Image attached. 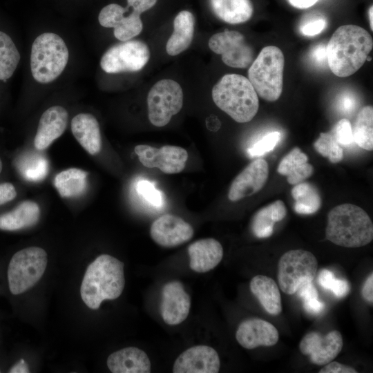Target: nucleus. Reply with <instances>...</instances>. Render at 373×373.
<instances>
[{
  "label": "nucleus",
  "mask_w": 373,
  "mask_h": 373,
  "mask_svg": "<svg viewBox=\"0 0 373 373\" xmlns=\"http://www.w3.org/2000/svg\"><path fill=\"white\" fill-rule=\"evenodd\" d=\"M315 256L305 250L285 252L278 263V282L281 290L289 295L296 292L300 285L312 282L317 271Z\"/></svg>",
  "instance_id": "obj_8"
},
{
  "label": "nucleus",
  "mask_w": 373,
  "mask_h": 373,
  "mask_svg": "<svg viewBox=\"0 0 373 373\" xmlns=\"http://www.w3.org/2000/svg\"><path fill=\"white\" fill-rule=\"evenodd\" d=\"M87 176L85 171L70 168L59 173L55 178L54 184L61 197H78L86 191Z\"/></svg>",
  "instance_id": "obj_30"
},
{
  "label": "nucleus",
  "mask_w": 373,
  "mask_h": 373,
  "mask_svg": "<svg viewBox=\"0 0 373 373\" xmlns=\"http://www.w3.org/2000/svg\"><path fill=\"white\" fill-rule=\"evenodd\" d=\"M69 52L63 39L52 32L39 35L30 53V69L34 79L42 84L56 79L64 71Z\"/></svg>",
  "instance_id": "obj_5"
},
{
  "label": "nucleus",
  "mask_w": 373,
  "mask_h": 373,
  "mask_svg": "<svg viewBox=\"0 0 373 373\" xmlns=\"http://www.w3.org/2000/svg\"><path fill=\"white\" fill-rule=\"evenodd\" d=\"M29 368L26 362L23 359L19 360L10 369V373H28Z\"/></svg>",
  "instance_id": "obj_50"
},
{
  "label": "nucleus",
  "mask_w": 373,
  "mask_h": 373,
  "mask_svg": "<svg viewBox=\"0 0 373 373\" xmlns=\"http://www.w3.org/2000/svg\"><path fill=\"white\" fill-rule=\"evenodd\" d=\"M326 239L348 248L365 246L373 239V224L361 207L344 203L332 209L327 215Z\"/></svg>",
  "instance_id": "obj_3"
},
{
  "label": "nucleus",
  "mask_w": 373,
  "mask_h": 373,
  "mask_svg": "<svg viewBox=\"0 0 373 373\" xmlns=\"http://www.w3.org/2000/svg\"><path fill=\"white\" fill-rule=\"evenodd\" d=\"M331 134L339 144L347 146L354 142L352 124L347 119H340L333 127Z\"/></svg>",
  "instance_id": "obj_38"
},
{
  "label": "nucleus",
  "mask_w": 373,
  "mask_h": 373,
  "mask_svg": "<svg viewBox=\"0 0 373 373\" xmlns=\"http://www.w3.org/2000/svg\"><path fill=\"white\" fill-rule=\"evenodd\" d=\"M150 50L148 46L140 40H128L117 44L102 55V69L107 73L136 72L148 63Z\"/></svg>",
  "instance_id": "obj_10"
},
{
  "label": "nucleus",
  "mask_w": 373,
  "mask_h": 373,
  "mask_svg": "<svg viewBox=\"0 0 373 373\" xmlns=\"http://www.w3.org/2000/svg\"><path fill=\"white\" fill-rule=\"evenodd\" d=\"M21 175L30 182H39L45 178L48 171V162L41 153L30 151L22 155L17 164Z\"/></svg>",
  "instance_id": "obj_32"
},
{
  "label": "nucleus",
  "mask_w": 373,
  "mask_h": 373,
  "mask_svg": "<svg viewBox=\"0 0 373 373\" xmlns=\"http://www.w3.org/2000/svg\"><path fill=\"white\" fill-rule=\"evenodd\" d=\"M311 57L317 64L327 62L326 46L323 44L316 46L311 52Z\"/></svg>",
  "instance_id": "obj_48"
},
{
  "label": "nucleus",
  "mask_w": 373,
  "mask_h": 373,
  "mask_svg": "<svg viewBox=\"0 0 373 373\" xmlns=\"http://www.w3.org/2000/svg\"><path fill=\"white\" fill-rule=\"evenodd\" d=\"M190 268L198 273L214 269L222 260L223 248L217 240L211 238L197 240L188 247Z\"/></svg>",
  "instance_id": "obj_21"
},
{
  "label": "nucleus",
  "mask_w": 373,
  "mask_h": 373,
  "mask_svg": "<svg viewBox=\"0 0 373 373\" xmlns=\"http://www.w3.org/2000/svg\"><path fill=\"white\" fill-rule=\"evenodd\" d=\"M68 113L62 106H54L41 115L34 140L35 148L41 151L48 148L65 131Z\"/></svg>",
  "instance_id": "obj_20"
},
{
  "label": "nucleus",
  "mask_w": 373,
  "mask_h": 373,
  "mask_svg": "<svg viewBox=\"0 0 373 373\" xmlns=\"http://www.w3.org/2000/svg\"><path fill=\"white\" fill-rule=\"evenodd\" d=\"M269 176L266 160L258 158L248 164L233 180L228 198L235 202L258 192L265 184Z\"/></svg>",
  "instance_id": "obj_16"
},
{
  "label": "nucleus",
  "mask_w": 373,
  "mask_h": 373,
  "mask_svg": "<svg viewBox=\"0 0 373 373\" xmlns=\"http://www.w3.org/2000/svg\"><path fill=\"white\" fill-rule=\"evenodd\" d=\"M19 61L20 54L13 40L8 34L0 30V80L10 79Z\"/></svg>",
  "instance_id": "obj_34"
},
{
  "label": "nucleus",
  "mask_w": 373,
  "mask_h": 373,
  "mask_svg": "<svg viewBox=\"0 0 373 373\" xmlns=\"http://www.w3.org/2000/svg\"><path fill=\"white\" fill-rule=\"evenodd\" d=\"M303 307L306 312L312 314H318L325 309V305L318 298H312L303 300Z\"/></svg>",
  "instance_id": "obj_46"
},
{
  "label": "nucleus",
  "mask_w": 373,
  "mask_h": 373,
  "mask_svg": "<svg viewBox=\"0 0 373 373\" xmlns=\"http://www.w3.org/2000/svg\"><path fill=\"white\" fill-rule=\"evenodd\" d=\"M369 21H370V28L372 30H373V19H372V15H373V8L372 6H371L369 8Z\"/></svg>",
  "instance_id": "obj_52"
},
{
  "label": "nucleus",
  "mask_w": 373,
  "mask_h": 373,
  "mask_svg": "<svg viewBox=\"0 0 373 373\" xmlns=\"http://www.w3.org/2000/svg\"><path fill=\"white\" fill-rule=\"evenodd\" d=\"M296 293L298 294V296H299L303 300L318 298V291L312 282L303 284L299 287Z\"/></svg>",
  "instance_id": "obj_45"
},
{
  "label": "nucleus",
  "mask_w": 373,
  "mask_h": 373,
  "mask_svg": "<svg viewBox=\"0 0 373 373\" xmlns=\"http://www.w3.org/2000/svg\"><path fill=\"white\" fill-rule=\"evenodd\" d=\"M318 0H288L296 8L305 9L314 5Z\"/></svg>",
  "instance_id": "obj_51"
},
{
  "label": "nucleus",
  "mask_w": 373,
  "mask_h": 373,
  "mask_svg": "<svg viewBox=\"0 0 373 373\" xmlns=\"http://www.w3.org/2000/svg\"><path fill=\"white\" fill-rule=\"evenodd\" d=\"M39 217L38 204L33 201L26 200L0 216V229L17 231L31 227L38 222Z\"/></svg>",
  "instance_id": "obj_26"
},
{
  "label": "nucleus",
  "mask_w": 373,
  "mask_h": 373,
  "mask_svg": "<svg viewBox=\"0 0 373 373\" xmlns=\"http://www.w3.org/2000/svg\"><path fill=\"white\" fill-rule=\"evenodd\" d=\"M313 166L308 163V157L298 147L294 148L280 160L277 171L287 177L290 184H296L309 178L314 173Z\"/></svg>",
  "instance_id": "obj_25"
},
{
  "label": "nucleus",
  "mask_w": 373,
  "mask_h": 373,
  "mask_svg": "<svg viewBox=\"0 0 373 373\" xmlns=\"http://www.w3.org/2000/svg\"><path fill=\"white\" fill-rule=\"evenodd\" d=\"M137 194L153 206L160 207L162 204L160 191L155 189L154 184L145 180H139L136 184Z\"/></svg>",
  "instance_id": "obj_37"
},
{
  "label": "nucleus",
  "mask_w": 373,
  "mask_h": 373,
  "mask_svg": "<svg viewBox=\"0 0 373 373\" xmlns=\"http://www.w3.org/2000/svg\"><path fill=\"white\" fill-rule=\"evenodd\" d=\"M214 14L222 21L238 24L249 20L254 12L250 0H209Z\"/></svg>",
  "instance_id": "obj_28"
},
{
  "label": "nucleus",
  "mask_w": 373,
  "mask_h": 373,
  "mask_svg": "<svg viewBox=\"0 0 373 373\" xmlns=\"http://www.w3.org/2000/svg\"><path fill=\"white\" fill-rule=\"evenodd\" d=\"M71 131L79 144L90 155L102 149V136L97 119L90 113H79L71 121Z\"/></svg>",
  "instance_id": "obj_23"
},
{
  "label": "nucleus",
  "mask_w": 373,
  "mask_h": 373,
  "mask_svg": "<svg viewBox=\"0 0 373 373\" xmlns=\"http://www.w3.org/2000/svg\"><path fill=\"white\" fill-rule=\"evenodd\" d=\"M278 338V332L271 323L258 318L242 321L236 333L238 343L249 350L259 346H273L277 343Z\"/></svg>",
  "instance_id": "obj_19"
},
{
  "label": "nucleus",
  "mask_w": 373,
  "mask_h": 373,
  "mask_svg": "<svg viewBox=\"0 0 373 373\" xmlns=\"http://www.w3.org/2000/svg\"><path fill=\"white\" fill-rule=\"evenodd\" d=\"M343 345L342 336L336 330L331 331L326 335L312 332L303 337L299 349L302 354L309 356L312 363L323 365L338 356Z\"/></svg>",
  "instance_id": "obj_13"
},
{
  "label": "nucleus",
  "mask_w": 373,
  "mask_h": 373,
  "mask_svg": "<svg viewBox=\"0 0 373 373\" xmlns=\"http://www.w3.org/2000/svg\"><path fill=\"white\" fill-rule=\"evenodd\" d=\"M319 373H356L357 371L347 365L341 364L336 361H330L325 365L319 372Z\"/></svg>",
  "instance_id": "obj_41"
},
{
  "label": "nucleus",
  "mask_w": 373,
  "mask_h": 373,
  "mask_svg": "<svg viewBox=\"0 0 373 373\" xmlns=\"http://www.w3.org/2000/svg\"><path fill=\"white\" fill-rule=\"evenodd\" d=\"M287 214L284 202L276 200L258 211L252 220L251 229L258 238H268L271 236L274 224L281 221Z\"/></svg>",
  "instance_id": "obj_29"
},
{
  "label": "nucleus",
  "mask_w": 373,
  "mask_h": 373,
  "mask_svg": "<svg viewBox=\"0 0 373 373\" xmlns=\"http://www.w3.org/2000/svg\"><path fill=\"white\" fill-rule=\"evenodd\" d=\"M326 26V21L323 19L312 20L301 27V32L305 36L312 37L321 32Z\"/></svg>",
  "instance_id": "obj_40"
},
{
  "label": "nucleus",
  "mask_w": 373,
  "mask_h": 373,
  "mask_svg": "<svg viewBox=\"0 0 373 373\" xmlns=\"http://www.w3.org/2000/svg\"><path fill=\"white\" fill-rule=\"evenodd\" d=\"M314 146L320 155L327 157L332 163H338L343 158L342 148L329 133H320L314 143Z\"/></svg>",
  "instance_id": "obj_35"
},
{
  "label": "nucleus",
  "mask_w": 373,
  "mask_h": 373,
  "mask_svg": "<svg viewBox=\"0 0 373 373\" xmlns=\"http://www.w3.org/2000/svg\"><path fill=\"white\" fill-rule=\"evenodd\" d=\"M135 152L143 166L158 168L168 174L183 171L188 159L187 151L177 146L166 145L158 149L141 144L135 147Z\"/></svg>",
  "instance_id": "obj_12"
},
{
  "label": "nucleus",
  "mask_w": 373,
  "mask_h": 373,
  "mask_svg": "<svg viewBox=\"0 0 373 373\" xmlns=\"http://www.w3.org/2000/svg\"><path fill=\"white\" fill-rule=\"evenodd\" d=\"M249 287L252 294L269 314L278 315L281 312L280 290L272 278L267 276L257 275L251 280Z\"/></svg>",
  "instance_id": "obj_27"
},
{
  "label": "nucleus",
  "mask_w": 373,
  "mask_h": 373,
  "mask_svg": "<svg viewBox=\"0 0 373 373\" xmlns=\"http://www.w3.org/2000/svg\"><path fill=\"white\" fill-rule=\"evenodd\" d=\"M157 0H127L128 7L139 14L150 10L153 8Z\"/></svg>",
  "instance_id": "obj_44"
},
{
  "label": "nucleus",
  "mask_w": 373,
  "mask_h": 373,
  "mask_svg": "<svg viewBox=\"0 0 373 373\" xmlns=\"http://www.w3.org/2000/svg\"><path fill=\"white\" fill-rule=\"evenodd\" d=\"M2 169H3V164H2V161H1V160L0 158V173L2 171Z\"/></svg>",
  "instance_id": "obj_53"
},
{
  "label": "nucleus",
  "mask_w": 373,
  "mask_h": 373,
  "mask_svg": "<svg viewBox=\"0 0 373 373\" xmlns=\"http://www.w3.org/2000/svg\"><path fill=\"white\" fill-rule=\"evenodd\" d=\"M354 142L361 148L373 149V108L363 107L358 113L352 128Z\"/></svg>",
  "instance_id": "obj_33"
},
{
  "label": "nucleus",
  "mask_w": 373,
  "mask_h": 373,
  "mask_svg": "<svg viewBox=\"0 0 373 373\" xmlns=\"http://www.w3.org/2000/svg\"><path fill=\"white\" fill-rule=\"evenodd\" d=\"M107 366L113 373H149L151 367L147 354L135 347L112 353L108 357Z\"/></svg>",
  "instance_id": "obj_22"
},
{
  "label": "nucleus",
  "mask_w": 373,
  "mask_h": 373,
  "mask_svg": "<svg viewBox=\"0 0 373 373\" xmlns=\"http://www.w3.org/2000/svg\"><path fill=\"white\" fill-rule=\"evenodd\" d=\"M335 278L333 272L326 269H322L318 274L319 284L325 289L330 290Z\"/></svg>",
  "instance_id": "obj_47"
},
{
  "label": "nucleus",
  "mask_w": 373,
  "mask_h": 373,
  "mask_svg": "<svg viewBox=\"0 0 373 373\" xmlns=\"http://www.w3.org/2000/svg\"><path fill=\"white\" fill-rule=\"evenodd\" d=\"M17 196L15 186L10 182L0 184V206L14 200Z\"/></svg>",
  "instance_id": "obj_42"
},
{
  "label": "nucleus",
  "mask_w": 373,
  "mask_h": 373,
  "mask_svg": "<svg viewBox=\"0 0 373 373\" xmlns=\"http://www.w3.org/2000/svg\"><path fill=\"white\" fill-rule=\"evenodd\" d=\"M215 104L239 123L251 121L259 108L258 95L248 78L224 75L213 87Z\"/></svg>",
  "instance_id": "obj_4"
},
{
  "label": "nucleus",
  "mask_w": 373,
  "mask_h": 373,
  "mask_svg": "<svg viewBox=\"0 0 373 373\" xmlns=\"http://www.w3.org/2000/svg\"><path fill=\"white\" fill-rule=\"evenodd\" d=\"M124 263L116 258L102 254L92 262L85 272L81 288L82 299L92 309L99 307L104 300H114L125 285Z\"/></svg>",
  "instance_id": "obj_2"
},
{
  "label": "nucleus",
  "mask_w": 373,
  "mask_h": 373,
  "mask_svg": "<svg viewBox=\"0 0 373 373\" xmlns=\"http://www.w3.org/2000/svg\"><path fill=\"white\" fill-rule=\"evenodd\" d=\"M356 104V97L350 92L342 93L337 100L338 109L345 114L352 113L355 109Z\"/></svg>",
  "instance_id": "obj_39"
},
{
  "label": "nucleus",
  "mask_w": 373,
  "mask_h": 373,
  "mask_svg": "<svg viewBox=\"0 0 373 373\" xmlns=\"http://www.w3.org/2000/svg\"><path fill=\"white\" fill-rule=\"evenodd\" d=\"M128 8L117 3H110L100 11L98 20L105 28H113L115 38L122 41L131 39L138 35L143 29L140 14L132 11L126 15Z\"/></svg>",
  "instance_id": "obj_14"
},
{
  "label": "nucleus",
  "mask_w": 373,
  "mask_h": 373,
  "mask_svg": "<svg viewBox=\"0 0 373 373\" xmlns=\"http://www.w3.org/2000/svg\"><path fill=\"white\" fill-rule=\"evenodd\" d=\"M195 28L193 15L188 10L180 11L173 21V31L166 44V51L176 56L186 50L192 43Z\"/></svg>",
  "instance_id": "obj_24"
},
{
  "label": "nucleus",
  "mask_w": 373,
  "mask_h": 373,
  "mask_svg": "<svg viewBox=\"0 0 373 373\" xmlns=\"http://www.w3.org/2000/svg\"><path fill=\"white\" fill-rule=\"evenodd\" d=\"M284 55L277 46L264 47L248 69V79L258 95L268 102L276 101L283 85Z\"/></svg>",
  "instance_id": "obj_6"
},
{
  "label": "nucleus",
  "mask_w": 373,
  "mask_h": 373,
  "mask_svg": "<svg viewBox=\"0 0 373 373\" xmlns=\"http://www.w3.org/2000/svg\"><path fill=\"white\" fill-rule=\"evenodd\" d=\"M350 287L347 280L344 279L335 278L330 291L334 295L341 298L346 296L350 292Z\"/></svg>",
  "instance_id": "obj_43"
},
{
  "label": "nucleus",
  "mask_w": 373,
  "mask_h": 373,
  "mask_svg": "<svg viewBox=\"0 0 373 373\" xmlns=\"http://www.w3.org/2000/svg\"><path fill=\"white\" fill-rule=\"evenodd\" d=\"M47 263V254L41 247H30L16 252L7 272L10 292L18 295L32 287L44 275Z\"/></svg>",
  "instance_id": "obj_7"
},
{
  "label": "nucleus",
  "mask_w": 373,
  "mask_h": 373,
  "mask_svg": "<svg viewBox=\"0 0 373 373\" xmlns=\"http://www.w3.org/2000/svg\"><path fill=\"white\" fill-rule=\"evenodd\" d=\"M220 367L218 354L213 347L196 345L186 350L178 356L174 363L173 372L217 373Z\"/></svg>",
  "instance_id": "obj_17"
},
{
  "label": "nucleus",
  "mask_w": 373,
  "mask_h": 373,
  "mask_svg": "<svg viewBox=\"0 0 373 373\" xmlns=\"http://www.w3.org/2000/svg\"><path fill=\"white\" fill-rule=\"evenodd\" d=\"M362 296L367 302L373 303V274H371L366 279L363 288Z\"/></svg>",
  "instance_id": "obj_49"
},
{
  "label": "nucleus",
  "mask_w": 373,
  "mask_h": 373,
  "mask_svg": "<svg viewBox=\"0 0 373 373\" xmlns=\"http://www.w3.org/2000/svg\"><path fill=\"white\" fill-rule=\"evenodd\" d=\"M191 307V297L179 281L169 282L162 292L160 312L163 321L168 325L182 323L188 316Z\"/></svg>",
  "instance_id": "obj_18"
},
{
  "label": "nucleus",
  "mask_w": 373,
  "mask_h": 373,
  "mask_svg": "<svg viewBox=\"0 0 373 373\" xmlns=\"http://www.w3.org/2000/svg\"><path fill=\"white\" fill-rule=\"evenodd\" d=\"M295 200L294 209L299 214L309 215L316 213L321 207V198L317 189L310 183L299 182L291 189Z\"/></svg>",
  "instance_id": "obj_31"
},
{
  "label": "nucleus",
  "mask_w": 373,
  "mask_h": 373,
  "mask_svg": "<svg viewBox=\"0 0 373 373\" xmlns=\"http://www.w3.org/2000/svg\"><path fill=\"white\" fill-rule=\"evenodd\" d=\"M281 138L278 131L269 133L254 143L249 149L248 154L251 157H258L272 151Z\"/></svg>",
  "instance_id": "obj_36"
},
{
  "label": "nucleus",
  "mask_w": 373,
  "mask_h": 373,
  "mask_svg": "<svg viewBox=\"0 0 373 373\" xmlns=\"http://www.w3.org/2000/svg\"><path fill=\"white\" fill-rule=\"evenodd\" d=\"M192 226L182 218L173 214H164L151 224V238L164 247H173L182 245L193 236Z\"/></svg>",
  "instance_id": "obj_15"
},
{
  "label": "nucleus",
  "mask_w": 373,
  "mask_h": 373,
  "mask_svg": "<svg viewBox=\"0 0 373 373\" xmlns=\"http://www.w3.org/2000/svg\"><path fill=\"white\" fill-rule=\"evenodd\" d=\"M208 46L211 51L221 55L222 61L228 66L246 68L254 61V49L238 31L224 30L216 33L210 37Z\"/></svg>",
  "instance_id": "obj_11"
},
{
  "label": "nucleus",
  "mask_w": 373,
  "mask_h": 373,
  "mask_svg": "<svg viewBox=\"0 0 373 373\" xmlns=\"http://www.w3.org/2000/svg\"><path fill=\"white\" fill-rule=\"evenodd\" d=\"M372 47V38L366 30L356 25L341 26L326 46L327 63L335 75L350 76L365 64Z\"/></svg>",
  "instance_id": "obj_1"
},
{
  "label": "nucleus",
  "mask_w": 373,
  "mask_h": 373,
  "mask_svg": "<svg viewBox=\"0 0 373 373\" xmlns=\"http://www.w3.org/2000/svg\"><path fill=\"white\" fill-rule=\"evenodd\" d=\"M146 101L150 122L155 126L162 127L182 109L183 91L177 82L162 79L151 87Z\"/></svg>",
  "instance_id": "obj_9"
}]
</instances>
